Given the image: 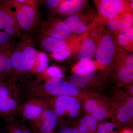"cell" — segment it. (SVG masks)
<instances>
[{
  "instance_id": "d4e9b609",
  "label": "cell",
  "mask_w": 133,
  "mask_h": 133,
  "mask_svg": "<svg viewBox=\"0 0 133 133\" xmlns=\"http://www.w3.org/2000/svg\"><path fill=\"white\" fill-rule=\"evenodd\" d=\"M69 43L63 49L57 52L52 53V57L58 61H62L69 57L71 52V48Z\"/></svg>"
},
{
  "instance_id": "ac0fdd59",
  "label": "cell",
  "mask_w": 133,
  "mask_h": 133,
  "mask_svg": "<svg viewBox=\"0 0 133 133\" xmlns=\"http://www.w3.org/2000/svg\"><path fill=\"white\" fill-rule=\"evenodd\" d=\"M133 115V97H131L120 107L117 113V118L122 123H126Z\"/></svg>"
},
{
  "instance_id": "ab89813d",
  "label": "cell",
  "mask_w": 133,
  "mask_h": 133,
  "mask_svg": "<svg viewBox=\"0 0 133 133\" xmlns=\"http://www.w3.org/2000/svg\"><path fill=\"white\" fill-rule=\"evenodd\" d=\"M122 133H132V132L131 131L127 130V131H124Z\"/></svg>"
},
{
  "instance_id": "f35d334b",
  "label": "cell",
  "mask_w": 133,
  "mask_h": 133,
  "mask_svg": "<svg viewBox=\"0 0 133 133\" xmlns=\"http://www.w3.org/2000/svg\"><path fill=\"white\" fill-rule=\"evenodd\" d=\"M23 133H31L30 131L28 130V129L25 127L24 126H23Z\"/></svg>"
},
{
  "instance_id": "4316f807",
  "label": "cell",
  "mask_w": 133,
  "mask_h": 133,
  "mask_svg": "<svg viewBox=\"0 0 133 133\" xmlns=\"http://www.w3.org/2000/svg\"><path fill=\"white\" fill-rule=\"evenodd\" d=\"M133 40V28L125 32H122L118 37L119 43L122 45H126Z\"/></svg>"
},
{
  "instance_id": "d6986e66",
  "label": "cell",
  "mask_w": 133,
  "mask_h": 133,
  "mask_svg": "<svg viewBox=\"0 0 133 133\" xmlns=\"http://www.w3.org/2000/svg\"><path fill=\"white\" fill-rule=\"evenodd\" d=\"M21 93L20 87L15 84L7 83L0 84V102L9 97Z\"/></svg>"
},
{
  "instance_id": "52a82bcc",
  "label": "cell",
  "mask_w": 133,
  "mask_h": 133,
  "mask_svg": "<svg viewBox=\"0 0 133 133\" xmlns=\"http://www.w3.org/2000/svg\"><path fill=\"white\" fill-rule=\"evenodd\" d=\"M49 105L39 118L31 122L38 133H53L57 125L58 116Z\"/></svg>"
},
{
  "instance_id": "f1b7e54d",
  "label": "cell",
  "mask_w": 133,
  "mask_h": 133,
  "mask_svg": "<svg viewBox=\"0 0 133 133\" xmlns=\"http://www.w3.org/2000/svg\"><path fill=\"white\" fill-rule=\"evenodd\" d=\"M108 112L106 109L104 107L99 106L95 111L93 113L91 116L98 121H102L107 117Z\"/></svg>"
},
{
  "instance_id": "2e32d148",
  "label": "cell",
  "mask_w": 133,
  "mask_h": 133,
  "mask_svg": "<svg viewBox=\"0 0 133 133\" xmlns=\"http://www.w3.org/2000/svg\"><path fill=\"white\" fill-rule=\"evenodd\" d=\"M95 47L93 41L87 39L83 42L77 57L80 61L91 59L95 55Z\"/></svg>"
},
{
  "instance_id": "ffe728a7",
  "label": "cell",
  "mask_w": 133,
  "mask_h": 133,
  "mask_svg": "<svg viewBox=\"0 0 133 133\" xmlns=\"http://www.w3.org/2000/svg\"><path fill=\"white\" fill-rule=\"evenodd\" d=\"M96 74L95 70L87 74H79L74 72L70 79V83L77 88H83L88 81L92 79Z\"/></svg>"
},
{
  "instance_id": "83f0119b",
  "label": "cell",
  "mask_w": 133,
  "mask_h": 133,
  "mask_svg": "<svg viewBox=\"0 0 133 133\" xmlns=\"http://www.w3.org/2000/svg\"><path fill=\"white\" fill-rule=\"evenodd\" d=\"M3 32L6 33L12 37H21L22 35L21 33V29L19 27L9 25L6 26L4 29Z\"/></svg>"
},
{
  "instance_id": "5bb4252c",
  "label": "cell",
  "mask_w": 133,
  "mask_h": 133,
  "mask_svg": "<svg viewBox=\"0 0 133 133\" xmlns=\"http://www.w3.org/2000/svg\"><path fill=\"white\" fill-rule=\"evenodd\" d=\"M118 75L123 82L129 83L133 79V55L131 54L126 59L125 64L119 70Z\"/></svg>"
},
{
  "instance_id": "277c9868",
  "label": "cell",
  "mask_w": 133,
  "mask_h": 133,
  "mask_svg": "<svg viewBox=\"0 0 133 133\" xmlns=\"http://www.w3.org/2000/svg\"><path fill=\"white\" fill-rule=\"evenodd\" d=\"M50 105L52 107L58 118L63 119L66 115L72 118L77 117L80 108V103L76 98L69 95L56 96L50 99Z\"/></svg>"
},
{
  "instance_id": "5b68a950",
  "label": "cell",
  "mask_w": 133,
  "mask_h": 133,
  "mask_svg": "<svg viewBox=\"0 0 133 133\" xmlns=\"http://www.w3.org/2000/svg\"><path fill=\"white\" fill-rule=\"evenodd\" d=\"M40 31L41 38L50 37L63 40L69 39L72 32L64 21L51 17L43 23Z\"/></svg>"
},
{
  "instance_id": "3957f363",
  "label": "cell",
  "mask_w": 133,
  "mask_h": 133,
  "mask_svg": "<svg viewBox=\"0 0 133 133\" xmlns=\"http://www.w3.org/2000/svg\"><path fill=\"white\" fill-rule=\"evenodd\" d=\"M49 105L48 97L29 98L19 105L17 112L23 121L28 120L32 122L39 118Z\"/></svg>"
},
{
  "instance_id": "9c48e42d",
  "label": "cell",
  "mask_w": 133,
  "mask_h": 133,
  "mask_svg": "<svg viewBox=\"0 0 133 133\" xmlns=\"http://www.w3.org/2000/svg\"><path fill=\"white\" fill-rule=\"evenodd\" d=\"M126 6L125 2L122 0H102L100 3L99 11L102 16L109 19L122 12Z\"/></svg>"
},
{
  "instance_id": "603a6c76",
  "label": "cell",
  "mask_w": 133,
  "mask_h": 133,
  "mask_svg": "<svg viewBox=\"0 0 133 133\" xmlns=\"http://www.w3.org/2000/svg\"><path fill=\"white\" fill-rule=\"evenodd\" d=\"M13 37L0 31V51L12 48L15 45Z\"/></svg>"
},
{
  "instance_id": "7a4b0ae2",
  "label": "cell",
  "mask_w": 133,
  "mask_h": 133,
  "mask_svg": "<svg viewBox=\"0 0 133 133\" xmlns=\"http://www.w3.org/2000/svg\"><path fill=\"white\" fill-rule=\"evenodd\" d=\"M14 14L21 30L31 31L39 22V12L17 0H12Z\"/></svg>"
},
{
  "instance_id": "7c38bea8",
  "label": "cell",
  "mask_w": 133,
  "mask_h": 133,
  "mask_svg": "<svg viewBox=\"0 0 133 133\" xmlns=\"http://www.w3.org/2000/svg\"><path fill=\"white\" fill-rule=\"evenodd\" d=\"M85 3V1L83 0L63 1L57 12L60 14L65 15L74 14L82 9Z\"/></svg>"
},
{
  "instance_id": "60d3db41",
  "label": "cell",
  "mask_w": 133,
  "mask_h": 133,
  "mask_svg": "<svg viewBox=\"0 0 133 133\" xmlns=\"http://www.w3.org/2000/svg\"><path fill=\"white\" fill-rule=\"evenodd\" d=\"M131 8L132 9V10H133V1L132 2V3H131Z\"/></svg>"
},
{
  "instance_id": "8fae6325",
  "label": "cell",
  "mask_w": 133,
  "mask_h": 133,
  "mask_svg": "<svg viewBox=\"0 0 133 133\" xmlns=\"http://www.w3.org/2000/svg\"><path fill=\"white\" fill-rule=\"evenodd\" d=\"M22 94V93H21ZM21 94L9 97L0 102V115L3 118L8 116L17 112L20 103Z\"/></svg>"
},
{
  "instance_id": "6da1fadb",
  "label": "cell",
  "mask_w": 133,
  "mask_h": 133,
  "mask_svg": "<svg viewBox=\"0 0 133 133\" xmlns=\"http://www.w3.org/2000/svg\"><path fill=\"white\" fill-rule=\"evenodd\" d=\"M21 38L12 48L11 56L12 64L18 79L31 72L37 51L29 36L26 34Z\"/></svg>"
},
{
  "instance_id": "d6a6232c",
  "label": "cell",
  "mask_w": 133,
  "mask_h": 133,
  "mask_svg": "<svg viewBox=\"0 0 133 133\" xmlns=\"http://www.w3.org/2000/svg\"><path fill=\"white\" fill-rule=\"evenodd\" d=\"M99 107V105L98 104L97 102L94 99L88 100L85 105L86 111L91 115L97 110Z\"/></svg>"
},
{
  "instance_id": "d590c367",
  "label": "cell",
  "mask_w": 133,
  "mask_h": 133,
  "mask_svg": "<svg viewBox=\"0 0 133 133\" xmlns=\"http://www.w3.org/2000/svg\"><path fill=\"white\" fill-rule=\"evenodd\" d=\"M78 129L79 133H89L90 131L88 127L83 124H80Z\"/></svg>"
},
{
  "instance_id": "e575fe53",
  "label": "cell",
  "mask_w": 133,
  "mask_h": 133,
  "mask_svg": "<svg viewBox=\"0 0 133 133\" xmlns=\"http://www.w3.org/2000/svg\"><path fill=\"white\" fill-rule=\"evenodd\" d=\"M17 2L23 4V5L29 6L32 8L35 11L38 12V8H37V1L34 0H17Z\"/></svg>"
},
{
  "instance_id": "484cf974",
  "label": "cell",
  "mask_w": 133,
  "mask_h": 133,
  "mask_svg": "<svg viewBox=\"0 0 133 133\" xmlns=\"http://www.w3.org/2000/svg\"><path fill=\"white\" fill-rule=\"evenodd\" d=\"M80 123L89 128L90 131H94L97 128V121L91 115H87L80 121Z\"/></svg>"
},
{
  "instance_id": "74e56055",
  "label": "cell",
  "mask_w": 133,
  "mask_h": 133,
  "mask_svg": "<svg viewBox=\"0 0 133 133\" xmlns=\"http://www.w3.org/2000/svg\"><path fill=\"white\" fill-rule=\"evenodd\" d=\"M71 133H79L77 128H71Z\"/></svg>"
},
{
  "instance_id": "7bdbcfd3",
  "label": "cell",
  "mask_w": 133,
  "mask_h": 133,
  "mask_svg": "<svg viewBox=\"0 0 133 133\" xmlns=\"http://www.w3.org/2000/svg\"><path fill=\"white\" fill-rule=\"evenodd\" d=\"M3 83V82H1V81H0V84H1V83Z\"/></svg>"
},
{
  "instance_id": "8d00e7d4",
  "label": "cell",
  "mask_w": 133,
  "mask_h": 133,
  "mask_svg": "<svg viewBox=\"0 0 133 133\" xmlns=\"http://www.w3.org/2000/svg\"><path fill=\"white\" fill-rule=\"evenodd\" d=\"M58 133H71V128L67 127H63Z\"/></svg>"
},
{
  "instance_id": "e0dca14e",
  "label": "cell",
  "mask_w": 133,
  "mask_h": 133,
  "mask_svg": "<svg viewBox=\"0 0 133 133\" xmlns=\"http://www.w3.org/2000/svg\"><path fill=\"white\" fill-rule=\"evenodd\" d=\"M49 58L45 52L37 51L36 57L31 72L37 76L43 73L48 67Z\"/></svg>"
},
{
  "instance_id": "f546056e",
  "label": "cell",
  "mask_w": 133,
  "mask_h": 133,
  "mask_svg": "<svg viewBox=\"0 0 133 133\" xmlns=\"http://www.w3.org/2000/svg\"><path fill=\"white\" fill-rule=\"evenodd\" d=\"M63 1L60 0H47V1H41L39 2L43 3L49 9L53 12L57 11L61 3Z\"/></svg>"
},
{
  "instance_id": "9a60e30c",
  "label": "cell",
  "mask_w": 133,
  "mask_h": 133,
  "mask_svg": "<svg viewBox=\"0 0 133 133\" xmlns=\"http://www.w3.org/2000/svg\"><path fill=\"white\" fill-rule=\"evenodd\" d=\"M71 31L74 33L81 34L88 30V27L82 21L79 16L73 15L67 17L64 21Z\"/></svg>"
},
{
  "instance_id": "1f68e13d",
  "label": "cell",
  "mask_w": 133,
  "mask_h": 133,
  "mask_svg": "<svg viewBox=\"0 0 133 133\" xmlns=\"http://www.w3.org/2000/svg\"><path fill=\"white\" fill-rule=\"evenodd\" d=\"M115 128V125L113 123L105 122L100 125L97 133H111L114 131Z\"/></svg>"
},
{
  "instance_id": "836d02e7",
  "label": "cell",
  "mask_w": 133,
  "mask_h": 133,
  "mask_svg": "<svg viewBox=\"0 0 133 133\" xmlns=\"http://www.w3.org/2000/svg\"><path fill=\"white\" fill-rule=\"evenodd\" d=\"M23 127L18 124H14L7 127L3 133H23Z\"/></svg>"
},
{
  "instance_id": "ba28073f",
  "label": "cell",
  "mask_w": 133,
  "mask_h": 133,
  "mask_svg": "<svg viewBox=\"0 0 133 133\" xmlns=\"http://www.w3.org/2000/svg\"><path fill=\"white\" fill-rule=\"evenodd\" d=\"M114 42L109 35L104 36L96 50L95 57L98 63L102 65H108L111 62L115 53Z\"/></svg>"
},
{
  "instance_id": "b9f144b4",
  "label": "cell",
  "mask_w": 133,
  "mask_h": 133,
  "mask_svg": "<svg viewBox=\"0 0 133 133\" xmlns=\"http://www.w3.org/2000/svg\"><path fill=\"white\" fill-rule=\"evenodd\" d=\"M133 85H132V87H131V92H132V94L133 93Z\"/></svg>"
},
{
  "instance_id": "4dcf8cb0",
  "label": "cell",
  "mask_w": 133,
  "mask_h": 133,
  "mask_svg": "<svg viewBox=\"0 0 133 133\" xmlns=\"http://www.w3.org/2000/svg\"><path fill=\"white\" fill-rule=\"evenodd\" d=\"M121 19L117 16L109 18L107 25L109 29L112 31H115L119 29Z\"/></svg>"
},
{
  "instance_id": "7402d4cb",
  "label": "cell",
  "mask_w": 133,
  "mask_h": 133,
  "mask_svg": "<svg viewBox=\"0 0 133 133\" xmlns=\"http://www.w3.org/2000/svg\"><path fill=\"white\" fill-rule=\"evenodd\" d=\"M96 64L92 59L80 61L74 68V72L79 74H87L95 70Z\"/></svg>"
},
{
  "instance_id": "4fadbf2b",
  "label": "cell",
  "mask_w": 133,
  "mask_h": 133,
  "mask_svg": "<svg viewBox=\"0 0 133 133\" xmlns=\"http://www.w3.org/2000/svg\"><path fill=\"white\" fill-rule=\"evenodd\" d=\"M68 39L63 40L52 37H44L41 38V45L46 51L54 53L64 48L69 43Z\"/></svg>"
},
{
  "instance_id": "30bf717a",
  "label": "cell",
  "mask_w": 133,
  "mask_h": 133,
  "mask_svg": "<svg viewBox=\"0 0 133 133\" xmlns=\"http://www.w3.org/2000/svg\"><path fill=\"white\" fill-rule=\"evenodd\" d=\"M9 25L19 27L14 15L11 0L0 1V31Z\"/></svg>"
},
{
  "instance_id": "cb8c5ba5",
  "label": "cell",
  "mask_w": 133,
  "mask_h": 133,
  "mask_svg": "<svg viewBox=\"0 0 133 133\" xmlns=\"http://www.w3.org/2000/svg\"><path fill=\"white\" fill-rule=\"evenodd\" d=\"M133 17L131 14H126L121 19L119 29L122 32L129 31L133 28Z\"/></svg>"
},
{
  "instance_id": "8992f818",
  "label": "cell",
  "mask_w": 133,
  "mask_h": 133,
  "mask_svg": "<svg viewBox=\"0 0 133 133\" xmlns=\"http://www.w3.org/2000/svg\"><path fill=\"white\" fill-rule=\"evenodd\" d=\"M12 48L0 51V81L3 83L15 84L19 79L12 64Z\"/></svg>"
},
{
  "instance_id": "44dd1931",
  "label": "cell",
  "mask_w": 133,
  "mask_h": 133,
  "mask_svg": "<svg viewBox=\"0 0 133 133\" xmlns=\"http://www.w3.org/2000/svg\"><path fill=\"white\" fill-rule=\"evenodd\" d=\"M63 77L64 74L61 69L58 66L53 65L48 67L42 74L37 76V79L48 81L54 79H62Z\"/></svg>"
}]
</instances>
